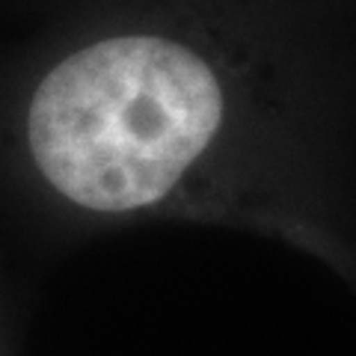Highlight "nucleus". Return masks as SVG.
<instances>
[{
	"mask_svg": "<svg viewBox=\"0 0 356 356\" xmlns=\"http://www.w3.org/2000/svg\"><path fill=\"white\" fill-rule=\"evenodd\" d=\"M222 95L184 44L122 36L65 57L27 107V146L54 191L102 214L154 205L214 137Z\"/></svg>",
	"mask_w": 356,
	"mask_h": 356,
	"instance_id": "1",
	"label": "nucleus"
}]
</instances>
